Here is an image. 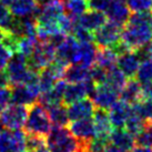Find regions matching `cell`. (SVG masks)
<instances>
[{
	"label": "cell",
	"mask_w": 152,
	"mask_h": 152,
	"mask_svg": "<svg viewBox=\"0 0 152 152\" xmlns=\"http://www.w3.org/2000/svg\"><path fill=\"white\" fill-rule=\"evenodd\" d=\"M152 40V11L131 13L122 26L120 41L128 50H137Z\"/></svg>",
	"instance_id": "1"
},
{
	"label": "cell",
	"mask_w": 152,
	"mask_h": 152,
	"mask_svg": "<svg viewBox=\"0 0 152 152\" xmlns=\"http://www.w3.org/2000/svg\"><path fill=\"white\" fill-rule=\"evenodd\" d=\"M4 68L10 81V86L26 85L39 79L38 72L32 71L28 67L27 57L18 51H15L11 53Z\"/></svg>",
	"instance_id": "2"
},
{
	"label": "cell",
	"mask_w": 152,
	"mask_h": 152,
	"mask_svg": "<svg viewBox=\"0 0 152 152\" xmlns=\"http://www.w3.org/2000/svg\"><path fill=\"white\" fill-rule=\"evenodd\" d=\"M79 140L71 134L68 127L51 128L46 138V147L50 152H77Z\"/></svg>",
	"instance_id": "3"
},
{
	"label": "cell",
	"mask_w": 152,
	"mask_h": 152,
	"mask_svg": "<svg viewBox=\"0 0 152 152\" xmlns=\"http://www.w3.org/2000/svg\"><path fill=\"white\" fill-rule=\"evenodd\" d=\"M52 123L49 118L48 110L40 103L34 102L28 110V115L23 124L26 133H32L47 137L51 130Z\"/></svg>",
	"instance_id": "4"
},
{
	"label": "cell",
	"mask_w": 152,
	"mask_h": 152,
	"mask_svg": "<svg viewBox=\"0 0 152 152\" xmlns=\"http://www.w3.org/2000/svg\"><path fill=\"white\" fill-rule=\"evenodd\" d=\"M56 58V49L52 46L48 38L42 39L38 38L36 40L34 50L31 55L27 58L28 60V67L34 72H40L43 68H46L55 60Z\"/></svg>",
	"instance_id": "5"
},
{
	"label": "cell",
	"mask_w": 152,
	"mask_h": 152,
	"mask_svg": "<svg viewBox=\"0 0 152 152\" xmlns=\"http://www.w3.org/2000/svg\"><path fill=\"white\" fill-rule=\"evenodd\" d=\"M10 92H11L10 102L30 107L31 104H34V102H37L39 96L41 94L39 79L31 81L29 83H26V85L11 86Z\"/></svg>",
	"instance_id": "6"
},
{
	"label": "cell",
	"mask_w": 152,
	"mask_h": 152,
	"mask_svg": "<svg viewBox=\"0 0 152 152\" xmlns=\"http://www.w3.org/2000/svg\"><path fill=\"white\" fill-rule=\"evenodd\" d=\"M29 107L17 103H9L0 111V120L8 130L21 129L28 115Z\"/></svg>",
	"instance_id": "7"
},
{
	"label": "cell",
	"mask_w": 152,
	"mask_h": 152,
	"mask_svg": "<svg viewBox=\"0 0 152 152\" xmlns=\"http://www.w3.org/2000/svg\"><path fill=\"white\" fill-rule=\"evenodd\" d=\"M122 26L112 21H106L103 25L93 31V42L97 47H111L120 41Z\"/></svg>",
	"instance_id": "8"
},
{
	"label": "cell",
	"mask_w": 152,
	"mask_h": 152,
	"mask_svg": "<svg viewBox=\"0 0 152 152\" xmlns=\"http://www.w3.org/2000/svg\"><path fill=\"white\" fill-rule=\"evenodd\" d=\"M0 152H27L25 131L21 129L1 131Z\"/></svg>",
	"instance_id": "9"
},
{
	"label": "cell",
	"mask_w": 152,
	"mask_h": 152,
	"mask_svg": "<svg viewBox=\"0 0 152 152\" xmlns=\"http://www.w3.org/2000/svg\"><path fill=\"white\" fill-rule=\"evenodd\" d=\"M89 98L91 99L96 108L109 110L110 107L118 101L119 93L106 83H101L96 85V88Z\"/></svg>",
	"instance_id": "10"
},
{
	"label": "cell",
	"mask_w": 152,
	"mask_h": 152,
	"mask_svg": "<svg viewBox=\"0 0 152 152\" xmlns=\"http://www.w3.org/2000/svg\"><path fill=\"white\" fill-rule=\"evenodd\" d=\"M97 53V46L90 41V42H78L72 55L70 64H80L82 67L91 68L94 64Z\"/></svg>",
	"instance_id": "11"
},
{
	"label": "cell",
	"mask_w": 152,
	"mask_h": 152,
	"mask_svg": "<svg viewBox=\"0 0 152 152\" xmlns=\"http://www.w3.org/2000/svg\"><path fill=\"white\" fill-rule=\"evenodd\" d=\"M67 85L68 82L64 79L57 80L55 85L52 86V88L45 92H41V94L38 98L39 103L42 104L46 109L56 106V104L62 103V98H64V93L67 88Z\"/></svg>",
	"instance_id": "12"
},
{
	"label": "cell",
	"mask_w": 152,
	"mask_h": 152,
	"mask_svg": "<svg viewBox=\"0 0 152 152\" xmlns=\"http://www.w3.org/2000/svg\"><path fill=\"white\" fill-rule=\"evenodd\" d=\"M94 109H96V107L91 101V99L86 97L81 100H78V101L69 104V107L67 108L68 117H69L70 121L91 118L94 112Z\"/></svg>",
	"instance_id": "13"
},
{
	"label": "cell",
	"mask_w": 152,
	"mask_h": 152,
	"mask_svg": "<svg viewBox=\"0 0 152 152\" xmlns=\"http://www.w3.org/2000/svg\"><path fill=\"white\" fill-rule=\"evenodd\" d=\"M68 129L71 132L73 137H76L79 141H90L93 138H96L94 133V127L91 118L87 119H80V120H75L72 121Z\"/></svg>",
	"instance_id": "14"
},
{
	"label": "cell",
	"mask_w": 152,
	"mask_h": 152,
	"mask_svg": "<svg viewBox=\"0 0 152 152\" xmlns=\"http://www.w3.org/2000/svg\"><path fill=\"white\" fill-rule=\"evenodd\" d=\"M140 59L137 52L133 50H127L123 53L118 56L117 58V67L122 71V73L127 78H134L137 70L139 68Z\"/></svg>",
	"instance_id": "15"
},
{
	"label": "cell",
	"mask_w": 152,
	"mask_h": 152,
	"mask_svg": "<svg viewBox=\"0 0 152 152\" xmlns=\"http://www.w3.org/2000/svg\"><path fill=\"white\" fill-rule=\"evenodd\" d=\"M120 100L128 104H134L144 97L143 88L139 81L134 78H130L119 92Z\"/></svg>",
	"instance_id": "16"
},
{
	"label": "cell",
	"mask_w": 152,
	"mask_h": 152,
	"mask_svg": "<svg viewBox=\"0 0 152 152\" xmlns=\"http://www.w3.org/2000/svg\"><path fill=\"white\" fill-rule=\"evenodd\" d=\"M107 20L108 19H107L104 12L88 9L86 12H83L81 16L77 18V23L90 32H93L97 29H99Z\"/></svg>",
	"instance_id": "17"
},
{
	"label": "cell",
	"mask_w": 152,
	"mask_h": 152,
	"mask_svg": "<svg viewBox=\"0 0 152 152\" xmlns=\"http://www.w3.org/2000/svg\"><path fill=\"white\" fill-rule=\"evenodd\" d=\"M104 13L107 16V19H109L110 21L123 26L130 17L131 10L126 2L120 0H111L109 7Z\"/></svg>",
	"instance_id": "18"
},
{
	"label": "cell",
	"mask_w": 152,
	"mask_h": 152,
	"mask_svg": "<svg viewBox=\"0 0 152 152\" xmlns=\"http://www.w3.org/2000/svg\"><path fill=\"white\" fill-rule=\"evenodd\" d=\"M91 118H92L93 127H94L96 138L108 139L110 132L112 131V126L110 122L108 111L104 109L96 108Z\"/></svg>",
	"instance_id": "19"
},
{
	"label": "cell",
	"mask_w": 152,
	"mask_h": 152,
	"mask_svg": "<svg viewBox=\"0 0 152 152\" xmlns=\"http://www.w3.org/2000/svg\"><path fill=\"white\" fill-rule=\"evenodd\" d=\"M9 11L17 18L28 16H34L36 18L40 11V6L34 0H12V2L9 4Z\"/></svg>",
	"instance_id": "20"
},
{
	"label": "cell",
	"mask_w": 152,
	"mask_h": 152,
	"mask_svg": "<svg viewBox=\"0 0 152 152\" xmlns=\"http://www.w3.org/2000/svg\"><path fill=\"white\" fill-rule=\"evenodd\" d=\"M129 112H130V104H128L121 100L117 101L114 104L110 107L108 115H109L112 129L124 128Z\"/></svg>",
	"instance_id": "21"
},
{
	"label": "cell",
	"mask_w": 152,
	"mask_h": 152,
	"mask_svg": "<svg viewBox=\"0 0 152 152\" xmlns=\"http://www.w3.org/2000/svg\"><path fill=\"white\" fill-rule=\"evenodd\" d=\"M109 143L113 144L124 152H129L135 145L134 137L129 133L124 128L112 129L109 134Z\"/></svg>",
	"instance_id": "22"
},
{
	"label": "cell",
	"mask_w": 152,
	"mask_h": 152,
	"mask_svg": "<svg viewBox=\"0 0 152 152\" xmlns=\"http://www.w3.org/2000/svg\"><path fill=\"white\" fill-rule=\"evenodd\" d=\"M89 70H90V68L82 67L80 64H69L64 69L62 78L68 83L83 82L89 78Z\"/></svg>",
	"instance_id": "23"
},
{
	"label": "cell",
	"mask_w": 152,
	"mask_h": 152,
	"mask_svg": "<svg viewBox=\"0 0 152 152\" xmlns=\"http://www.w3.org/2000/svg\"><path fill=\"white\" fill-rule=\"evenodd\" d=\"M118 55L111 47H97L94 64L104 69H109L117 64Z\"/></svg>",
	"instance_id": "24"
},
{
	"label": "cell",
	"mask_w": 152,
	"mask_h": 152,
	"mask_svg": "<svg viewBox=\"0 0 152 152\" xmlns=\"http://www.w3.org/2000/svg\"><path fill=\"white\" fill-rule=\"evenodd\" d=\"M126 82H127V77L124 76L122 71L117 67V64L107 69V76L104 83L107 86H109L110 88H112L119 93L121 91V89L123 88V86L126 85Z\"/></svg>",
	"instance_id": "25"
},
{
	"label": "cell",
	"mask_w": 152,
	"mask_h": 152,
	"mask_svg": "<svg viewBox=\"0 0 152 152\" xmlns=\"http://www.w3.org/2000/svg\"><path fill=\"white\" fill-rule=\"evenodd\" d=\"M144 119L141 117V114L138 111V108L134 104H131L130 106V112L127 118L126 124H124V129L131 133V134L135 137V135L139 133V131L142 129L144 124Z\"/></svg>",
	"instance_id": "26"
},
{
	"label": "cell",
	"mask_w": 152,
	"mask_h": 152,
	"mask_svg": "<svg viewBox=\"0 0 152 152\" xmlns=\"http://www.w3.org/2000/svg\"><path fill=\"white\" fill-rule=\"evenodd\" d=\"M48 113L50 121L53 126L57 127H67L69 124V117H68V111L66 104L59 103L53 107L48 108Z\"/></svg>",
	"instance_id": "27"
},
{
	"label": "cell",
	"mask_w": 152,
	"mask_h": 152,
	"mask_svg": "<svg viewBox=\"0 0 152 152\" xmlns=\"http://www.w3.org/2000/svg\"><path fill=\"white\" fill-rule=\"evenodd\" d=\"M62 2L64 12L73 18H78L89 9L87 0H62Z\"/></svg>",
	"instance_id": "28"
},
{
	"label": "cell",
	"mask_w": 152,
	"mask_h": 152,
	"mask_svg": "<svg viewBox=\"0 0 152 152\" xmlns=\"http://www.w3.org/2000/svg\"><path fill=\"white\" fill-rule=\"evenodd\" d=\"M135 79L139 81L141 86L148 85L152 81V59H145L140 62L139 68L135 73Z\"/></svg>",
	"instance_id": "29"
},
{
	"label": "cell",
	"mask_w": 152,
	"mask_h": 152,
	"mask_svg": "<svg viewBox=\"0 0 152 152\" xmlns=\"http://www.w3.org/2000/svg\"><path fill=\"white\" fill-rule=\"evenodd\" d=\"M135 145L152 148V121H145L142 129L134 138Z\"/></svg>",
	"instance_id": "30"
},
{
	"label": "cell",
	"mask_w": 152,
	"mask_h": 152,
	"mask_svg": "<svg viewBox=\"0 0 152 152\" xmlns=\"http://www.w3.org/2000/svg\"><path fill=\"white\" fill-rule=\"evenodd\" d=\"M46 147V137L32 133H26V149L27 152L34 151L39 148Z\"/></svg>",
	"instance_id": "31"
},
{
	"label": "cell",
	"mask_w": 152,
	"mask_h": 152,
	"mask_svg": "<svg viewBox=\"0 0 152 152\" xmlns=\"http://www.w3.org/2000/svg\"><path fill=\"white\" fill-rule=\"evenodd\" d=\"M135 106L144 121H152V98L144 96Z\"/></svg>",
	"instance_id": "32"
},
{
	"label": "cell",
	"mask_w": 152,
	"mask_h": 152,
	"mask_svg": "<svg viewBox=\"0 0 152 152\" xmlns=\"http://www.w3.org/2000/svg\"><path fill=\"white\" fill-rule=\"evenodd\" d=\"M71 36L76 39L78 42H90V41H93L92 32H90L87 29L80 27L77 22L73 30H72Z\"/></svg>",
	"instance_id": "33"
},
{
	"label": "cell",
	"mask_w": 152,
	"mask_h": 152,
	"mask_svg": "<svg viewBox=\"0 0 152 152\" xmlns=\"http://www.w3.org/2000/svg\"><path fill=\"white\" fill-rule=\"evenodd\" d=\"M107 76V69L102 67H99L97 64H93L89 70V77L96 85L104 83Z\"/></svg>",
	"instance_id": "34"
},
{
	"label": "cell",
	"mask_w": 152,
	"mask_h": 152,
	"mask_svg": "<svg viewBox=\"0 0 152 152\" xmlns=\"http://www.w3.org/2000/svg\"><path fill=\"white\" fill-rule=\"evenodd\" d=\"M126 4L133 12L150 11L152 9V0H126Z\"/></svg>",
	"instance_id": "35"
},
{
	"label": "cell",
	"mask_w": 152,
	"mask_h": 152,
	"mask_svg": "<svg viewBox=\"0 0 152 152\" xmlns=\"http://www.w3.org/2000/svg\"><path fill=\"white\" fill-rule=\"evenodd\" d=\"M88 1V8L101 12H106L109 7L111 0H87Z\"/></svg>",
	"instance_id": "36"
},
{
	"label": "cell",
	"mask_w": 152,
	"mask_h": 152,
	"mask_svg": "<svg viewBox=\"0 0 152 152\" xmlns=\"http://www.w3.org/2000/svg\"><path fill=\"white\" fill-rule=\"evenodd\" d=\"M10 87H0V111L10 103Z\"/></svg>",
	"instance_id": "37"
},
{
	"label": "cell",
	"mask_w": 152,
	"mask_h": 152,
	"mask_svg": "<svg viewBox=\"0 0 152 152\" xmlns=\"http://www.w3.org/2000/svg\"><path fill=\"white\" fill-rule=\"evenodd\" d=\"M11 53H12L11 51L9 50V49H7L4 45L0 43V68L4 69V67H6V64L8 62V60H9V58H10Z\"/></svg>",
	"instance_id": "38"
},
{
	"label": "cell",
	"mask_w": 152,
	"mask_h": 152,
	"mask_svg": "<svg viewBox=\"0 0 152 152\" xmlns=\"http://www.w3.org/2000/svg\"><path fill=\"white\" fill-rule=\"evenodd\" d=\"M9 15H10V11H9V9L7 8V6H4V4L0 2V25L2 23V21L8 17Z\"/></svg>",
	"instance_id": "39"
},
{
	"label": "cell",
	"mask_w": 152,
	"mask_h": 152,
	"mask_svg": "<svg viewBox=\"0 0 152 152\" xmlns=\"http://www.w3.org/2000/svg\"><path fill=\"white\" fill-rule=\"evenodd\" d=\"M0 87H11L10 86V81L7 76L6 71H0Z\"/></svg>",
	"instance_id": "40"
},
{
	"label": "cell",
	"mask_w": 152,
	"mask_h": 152,
	"mask_svg": "<svg viewBox=\"0 0 152 152\" xmlns=\"http://www.w3.org/2000/svg\"><path fill=\"white\" fill-rule=\"evenodd\" d=\"M129 152H152V148H148V147H141V145H137L133 147Z\"/></svg>",
	"instance_id": "41"
},
{
	"label": "cell",
	"mask_w": 152,
	"mask_h": 152,
	"mask_svg": "<svg viewBox=\"0 0 152 152\" xmlns=\"http://www.w3.org/2000/svg\"><path fill=\"white\" fill-rule=\"evenodd\" d=\"M143 88V92H144V96L145 97H150L152 98V81L148 85H145L142 87Z\"/></svg>",
	"instance_id": "42"
},
{
	"label": "cell",
	"mask_w": 152,
	"mask_h": 152,
	"mask_svg": "<svg viewBox=\"0 0 152 152\" xmlns=\"http://www.w3.org/2000/svg\"><path fill=\"white\" fill-rule=\"evenodd\" d=\"M103 152H124V151L120 150V149L117 148V147H114L113 144L108 143V145L106 147V149H104V151Z\"/></svg>",
	"instance_id": "43"
},
{
	"label": "cell",
	"mask_w": 152,
	"mask_h": 152,
	"mask_svg": "<svg viewBox=\"0 0 152 152\" xmlns=\"http://www.w3.org/2000/svg\"><path fill=\"white\" fill-rule=\"evenodd\" d=\"M6 34H7V31H6V30H4L1 27H0V43L2 42V40H4Z\"/></svg>",
	"instance_id": "44"
},
{
	"label": "cell",
	"mask_w": 152,
	"mask_h": 152,
	"mask_svg": "<svg viewBox=\"0 0 152 152\" xmlns=\"http://www.w3.org/2000/svg\"><path fill=\"white\" fill-rule=\"evenodd\" d=\"M31 152H50V151L48 150V148H47V147H42V148H39V149H37V150L31 151Z\"/></svg>",
	"instance_id": "45"
},
{
	"label": "cell",
	"mask_w": 152,
	"mask_h": 152,
	"mask_svg": "<svg viewBox=\"0 0 152 152\" xmlns=\"http://www.w3.org/2000/svg\"><path fill=\"white\" fill-rule=\"evenodd\" d=\"M37 4H39V6H42V4H47V2H49L50 0H34Z\"/></svg>",
	"instance_id": "46"
},
{
	"label": "cell",
	"mask_w": 152,
	"mask_h": 152,
	"mask_svg": "<svg viewBox=\"0 0 152 152\" xmlns=\"http://www.w3.org/2000/svg\"><path fill=\"white\" fill-rule=\"evenodd\" d=\"M0 2H1V4H4V6L9 7V4L12 2V0H0Z\"/></svg>",
	"instance_id": "47"
},
{
	"label": "cell",
	"mask_w": 152,
	"mask_h": 152,
	"mask_svg": "<svg viewBox=\"0 0 152 152\" xmlns=\"http://www.w3.org/2000/svg\"><path fill=\"white\" fill-rule=\"evenodd\" d=\"M4 130V124H2V122H1V120H0V132Z\"/></svg>",
	"instance_id": "48"
}]
</instances>
